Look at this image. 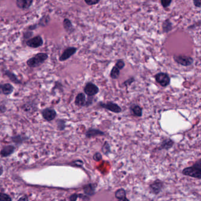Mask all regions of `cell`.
Returning <instances> with one entry per match:
<instances>
[{"label": "cell", "instance_id": "17", "mask_svg": "<svg viewBox=\"0 0 201 201\" xmlns=\"http://www.w3.org/2000/svg\"><path fill=\"white\" fill-rule=\"evenodd\" d=\"M172 30V23L169 19L165 20L162 23V30L164 33H168Z\"/></svg>", "mask_w": 201, "mask_h": 201}, {"label": "cell", "instance_id": "31", "mask_svg": "<svg viewBox=\"0 0 201 201\" xmlns=\"http://www.w3.org/2000/svg\"><path fill=\"white\" fill-rule=\"evenodd\" d=\"M102 156L99 152L96 153L93 156V159L96 161H99L102 159Z\"/></svg>", "mask_w": 201, "mask_h": 201}, {"label": "cell", "instance_id": "29", "mask_svg": "<svg viewBox=\"0 0 201 201\" xmlns=\"http://www.w3.org/2000/svg\"><path fill=\"white\" fill-rule=\"evenodd\" d=\"M160 3H161V5H162V7L166 8L170 6L171 3H172V0H162L160 1Z\"/></svg>", "mask_w": 201, "mask_h": 201}, {"label": "cell", "instance_id": "23", "mask_svg": "<svg viewBox=\"0 0 201 201\" xmlns=\"http://www.w3.org/2000/svg\"><path fill=\"white\" fill-rule=\"evenodd\" d=\"M126 191L122 188L119 189L118 190L116 191V192H115V196L119 200L123 199L124 198H126Z\"/></svg>", "mask_w": 201, "mask_h": 201}, {"label": "cell", "instance_id": "22", "mask_svg": "<svg viewBox=\"0 0 201 201\" xmlns=\"http://www.w3.org/2000/svg\"><path fill=\"white\" fill-rule=\"evenodd\" d=\"M5 75L10 79L11 80L16 84H21L20 81L17 78L16 75L13 73L11 72L10 71H6L5 73Z\"/></svg>", "mask_w": 201, "mask_h": 201}, {"label": "cell", "instance_id": "9", "mask_svg": "<svg viewBox=\"0 0 201 201\" xmlns=\"http://www.w3.org/2000/svg\"><path fill=\"white\" fill-rule=\"evenodd\" d=\"M41 113H42V116H43V118L48 122H50L53 120H54L57 116V113H56V110H54L53 108H44L42 111Z\"/></svg>", "mask_w": 201, "mask_h": 201}, {"label": "cell", "instance_id": "3", "mask_svg": "<svg viewBox=\"0 0 201 201\" xmlns=\"http://www.w3.org/2000/svg\"><path fill=\"white\" fill-rule=\"evenodd\" d=\"M155 78L156 82L159 83L162 87H167L170 83V78L168 74L160 72L155 74Z\"/></svg>", "mask_w": 201, "mask_h": 201}, {"label": "cell", "instance_id": "19", "mask_svg": "<svg viewBox=\"0 0 201 201\" xmlns=\"http://www.w3.org/2000/svg\"><path fill=\"white\" fill-rule=\"evenodd\" d=\"M173 143L174 142L173 140H172L170 139H166L162 142L160 146V149H169L172 147Z\"/></svg>", "mask_w": 201, "mask_h": 201}, {"label": "cell", "instance_id": "27", "mask_svg": "<svg viewBox=\"0 0 201 201\" xmlns=\"http://www.w3.org/2000/svg\"><path fill=\"white\" fill-rule=\"evenodd\" d=\"M134 81H135V78H134V77H131V78H129L128 79H127L126 80H125L123 83V84L124 86H125L126 87H128V86H130L134 82Z\"/></svg>", "mask_w": 201, "mask_h": 201}, {"label": "cell", "instance_id": "26", "mask_svg": "<svg viewBox=\"0 0 201 201\" xmlns=\"http://www.w3.org/2000/svg\"><path fill=\"white\" fill-rule=\"evenodd\" d=\"M96 101V99L94 97H88V99H86V102L84 107H89L93 104V103Z\"/></svg>", "mask_w": 201, "mask_h": 201}, {"label": "cell", "instance_id": "20", "mask_svg": "<svg viewBox=\"0 0 201 201\" xmlns=\"http://www.w3.org/2000/svg\"><path fill=\"white\" fill-rule=\"evenodd\" d=\"M95 188L96 186H94L93 184H88L84 187V192L86 195L92 196L94 193Z\"/></svg>", "mask_w": 201, "mask_h": 201}, {"label": "cell", "instance_id": "8", "mask_svg": "<svg viewBox=\"0 0 201 201\" xmlns=\"http://www.w3.org/2000/svg\"><path fill=\"white\" fill-rule=\"evenodd\" d=\"M26 44L31 48H36L43 45V40L41 36H37L29 39L26 42Z\"/></svg>", "mask_w": 201, "mask_h": 201}, {"label": "cell", "instance_id": "38", "mask_svg": "<svg viewBox=\"0 0 201 201\" xmlns=\"http://www.w3.org/2000/svg\"><path fill=\"white\" fill-rule=\"evenodd\" d=\"M3 94L2 92V84H0V94Z\"/></svg>", "mask_w": 201, "mask_h": 201}, {"label": "cell", "instance_id": "28", "mask_svg": "<svg viewBox=\"0 0 201 201\" xmlns=\"http://www.w3.org/2000/svg\"><path fill=\"white\" fill-rule=\"evenodd\" d=\"M0 201H11V199L4 193H0Z\"/></svg>", "mask_w": 201, "mask_h": 201}, {"label": "cell", "instance_id": "2", "mask_svg": "<svg viewBox=\"0 0 201 201\" xmlns=\"http://www.w3.org/2000/svg\"><path fill=\"white\" fill-rule=\"evenodd\" d=\"M48 54L44 53L37 54L34 57H31L27 61V64L28 67L35 68L41 65L48 58Z\"/></svg>", "mask_w": 201, "mask_h": 201}, {"label": "cell", "instance_id": "1", "mask_svg": "<svg viewBox=\"0 0 201 201\" xmlns=\"http://www.w3.org/2000/svg\"><path fill=\"white\" fill-rule=\"evenodd\" d=\"M182 173L184 175L200 179L201 178V160H198V162L192 166L185 168L182 170Z\"/></svg>", "mask_w": 201, "mask_h": 201}, {"label": "cell", "instance_id": "15", "mask_svg": "<svg viewBox=\"0 0 201 201\" xmlns=\"http://www.w3.org/2000/svg\"><path fill=\"white\" fill-rule=\"evenodd\" d=\"M14 147L11 145H8L3 148L1 151V155L3 157H7L11 155L14 151Z\"/></svg>", "mask_w": 201, "mask_h": 201}, {"label": "cell", "instance_id": "30", "mask_svg": "<svg viewBox=\"0 0 201 201\" xmlns=\"http://www.w3.org/2000/svg\"><path fill=\"white\" fill-rule=\"evenodd\" d=\"M100 0H88V1L85 0L84 1L85 3L88 5H93L97 4H98V3H100Z\"/></svg>", "mask_w": 201, "mask_h": 201}, {"label": "cell", "instance_id": "21", "mask_svg": "<svg viewBox=\"0 0 201 201\" xmlns=\"http://www.w3.org/2000/svg\"><path fill=\"white\" fill-rule=\"evenodd\" d=\"M120 73V70L119 68L116 66H113L110 73V77L113 80H116L119 78Z\"/></svg>", "mask_w": 201, "mask_h": 201}, {"label": "cell", "instance_id": "34", "mask_svg": "<svg viewBox=\"0 0 201 201\" xmlns=\"http://www.w3.org/2000/svg\"><path fill=\"white\" fill-rule=\"evenodd\" d=\"M78 195L77 194H74L70 197V201H76L78 199Z\"/></svg>", "mask_w": 201, "mask_h": 201}, {"label": "cell", "instance_id": "10", "mask_svg": "<svg viewBox=\"0 0 201 201\" xmlns=\"http://www.w3.org/2000/svg\"><path fill=\"white\" fill-rule=\"evenodd\" d=\"M163 186V183L162 181L156 180L154 181L152 184H150L149 187L151 191H152L153 193L157 195L162 191Z\"/></svg>", "mask_w": 201, "mask_h": 201}, {"label": "cell", "instance_id": "24", "mask_svg": "<svg viewBox=\"0 0 201 201\" xmlns=\"http://www.w3.org/2000/svg\"><path fill=\"white\" fill-rule=\"evenodd\" d=\"M102 150L104 155H107V154H108V153L110 152V147L107 142H106L104 143V144H103Z\"/></svg>", "mask_w": 201, "mask_h": 201}, {"label": "cell", "instance_id": "18", "mask_svg": "<svg viewBox=\"0 0 201 201\" xmlns=\"http://www.w3.org/2000/svg\"><path fill=\"white\" fill-rule=\"evenodd\" d=\"M63 27L65 30L69 33H72L74 31L72 23L68 18H65L63 21Z\"/></svg>", "mask_w": 201, "mask_h": 201}, {"label": "cell", "instance_id": "32", "mask_svg": "<svg viewBox=\"0 0 201 201\" xmlns=\"http://www.w3.org/2000/svg\"><path fill=\"white\" fill-rule=\"evenodd\" d=\"M65 127H66V126H65V122L63 121V120H60V122L58 123V129L62 130H63V129L65 128Z\"/></svg>", "mask_w": 201, "mask_h": 201}, {"label": "cell", "instance_id": "6", "mask_svg": "<svg viewBox=\"0 0 201 201\" xmlns=\"http://www.w3.org/2000/svg\"><path fill=\"white\" fill-rule=\"evenodd\" d=\"M84 92L88 97H94L99 92V88L93 83L88 82L84 88Z\"/></svg>", "mask_w": 201, "mask_h": 201}, {"label": "cell", "instance_id": "5", "mask_svg": "<svg viewBox=\"0 0 201 201\" xmlns=\"http://www.w3.org/2000/svg\"><path fill=\"white\" fill-rule=\"evenodd\" d=\"M174 61L183 66H189L193 63V58L190 56H186L183 55H178L173 56Z\"/></svg>", "mask_w": 201, "mask_h": 201}, {"label": "cell", "instance_id": "35", "mask_svg": "<svg viewBox=\"0 0 201 201\" xmlns=\"http://www.w3.org/2000/svg\"><path fill=\"white\" fill-rule=\"evenodd\" d=\"M18 201H28V198L26 196H22Z\"/></svg>", "mask_w": 201, "mask_h": 201}, {"label": "cell", "instance_id": "13", "mask_svg": "<svg viewBox=\"0 0 201 201\" xmlns=\"http://www.w3.org/2000/svg\"><path fill=\"white\" fill-rule=\"evenodd\" d=\"M104 134H105L104 132H103L99 129L90 128L86 132V136L88 138H91L98 136H104Z\"/></svg>", "mask_w": 201, "mask_h": 201}, {"label": "cell", "instance_id": "7", "mask_svg": "<svg viewBox=\"0 0 201 201\" xmlns=\"http://www.w3.org/2000/svg\"><path fill=\"white\" fill-rule=\"evenodd\" d=\"M78 51V48L74 47H68L66 48L59 58L60 62H64L73 56Z\"/></svg>", "mask_w": 201, "mask_h": 201}, {"label": "cell", "instance_id": "11", "mask_svg": "<svg viewBox=\"0 0 201 201\" xmlns=\"http://www.w3.org/2000/svg\"><path fill=\"white\" fill-rule=\"evenodd\" d=\"M16 5L17 7L23 10L28 9L32 5L33 1V0H17Z\"/></svg>", "mask_w": 201, "mask_h": 201}, {"label": "cell", "instance_id": "33", "mask_svg": "<svg viewBox=\"0 0 201 201\" xmlns=\"http://www.w3.org/2000/svg\"><path fill=\"white\" fill-rule=\"evenodd\" d=\"M193 4H194V5H195L196 7L201 8V1H199V0H195V1H193Z\"/></svg>", "mask_w": 201, "mask_h": 201}, {"label": "cell", "instance_id": "25", "mask_svg": "<svg viewBox=\"0 0 201 201\" xmlns=\"http://www.w3.org/2000/svg\"><path fill=\"white\" fill-rule=\"evenodd\" d=\"M114 66L118 67L120 70H122L123 68L124 67H125V63H124L123 60L120 59V60H118L116 62Z\"/></svg>", "mask_w": 201, "mask_h": 201}, {"label": "cell", "instance_id": "16", "mask_svg": "<svg viewBox=\"0 0 201 201\" xmlns=\"http://www.w3.org/2000/svg\"><path fill=\"white\" fill-rule=\"evenodd\" d=\"M14 91V87L10 83L2 84V92L4 95H10Z\"/></svg>", "mask_w": 201, "mask_h": 201}, {"label": "cell", "instance_id": "12", "mask_svg": "<svg viewBox=\"0 0 201 201\" xmlns=\"http://www.w3.org/2000/svg\"><path fill=\"white\" fill-rule=\"evenodd\" d=\"M86 102V98L85 94L83 93H80L78 94L75 98L74 103L78 107H84Z\"/></svg>", "mask_w": 201, "mask_h": 201}, {"label": "cell", "instance_id": "14", "mask_svg": "<svg viewBox=\"0 0 201 201\" xmlns=\"http://www.w3.org/2000/svg\"><path fill=\"white\" fill-rule=\"evenodd\" d=\"M130 110L132 112L133 114L136 116L140 118L142 116L143 114V109L138 104H133L130 107Z\"/></svg>", "mask_w": 201, "mask_h": 201}, {"label": "cell", "instance_id": "4", "mask_svg": "<svg viewBox=\"0 0 201 201\" xmlns=\"http://www.w3.org/2000/svg\"><path fill=\"white\" fill-rule=\"evenodd\" d=\"M98 106L102 108H105L114 113H119L122 111L121 107H120L117 103L113 102H108L107 103L100 102L98 103Z\"/></svg>", "mask_w": 201, "mask_h": 201}, {"label": "cell", "instance_id": "36", "mask_svg": "<svg viewBox=\"0 0 201 201\" xmlns=\"http://www.w3.org/2000/svg\"><path fill=\"white\" fill-rule=\"evenodd\" d=\"M129 201V199H128V198H123V199H120L119 201Z\"/></svg>", "mask_w": 201, "mask_h": 201}, {"label": "cell", "instance_id": "37", "mask_svg": "<svg viewBox=\"0 0 201 201\" xmlns=\"http://www.w3.org/2000/svg\"><path fill=\"white\" fill-rule=\"evenodd\" d=\"M3 172V168L1 167H0V175H2Z\"/></svg>", "mask_w": 201, "mask_h": 201}]
</instances>
